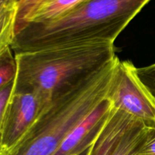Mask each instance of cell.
I'll use <instances>...</instances> for the list:
<instances>
[{"label": "cell", "mask_w": 155, "mask_h": 155, "mask_svg": "<svg viewBox=\"0 0 155 155\" xmlns=\"http://www.w3.org/2000/svg\"><path fill=\"white\" fill-rule=\"evenodd\" d=\"M14 82L15 80L11 82L10 83H8L7 86H5L0 90V154H6L3 150L2 146L3 127H4L6 109H7L8 104V101L12 95V92H13Z\"/></svg>", "instance_id": "12"}, {"label": "cell", "mask_w": 155, "mask_h": 155, "mask_svg": "<svg viewBox=\"0 0 155 155\" xmlns=\"http://www.w3.org/2000/svg\"><path fill=\"white\" fill-rule=\"evenodd\" d=\"M151 0H83L58 18L28 22L15 32V54L115 39Z\"/></svg>", "instance_id": "1"}, {"label": "cell", "mask_w": 155, "mask_h": 155, "mask_svg": "<svg viewBox=\"0 0 155 155\" xmlns=\"http://www.w3.org/2000/svg\"><path fill=\"white\" fill-rule=\"evenodd\" d=\"M51 102L37 93L12 92L3 127L2 146L6 154L10 155L16 151Z\"/></svg>", "instance_id": "4"}, {"label": "cell", "mask_w": 155, "mask_h": 155, "mask_svg": "<svg viewBox=\"0 0 155 155\" xmlns=\"http://www.w3.org/2000/svg\"><path fill=\"white\" fill-rule=\"evenodd\" d=\"M145 127V122L136 120L117 142L110 155H135Z\"/></svg>", "instance_id": "8"}, {"label": "cell", "mask_w": 155, "mask_h": 155, "mask_svg": "<svg viewBox=\"0 0 155 155\" xmlns=\"http://www.w3.org/2000/svg\"><path fill=\"white\" fill-rule=\"evenodd\" d=\"M44 1H45V0H44ZM40 4H41V3H40Z\"/></svg>", "instance_id": "19"}, {"label": "cell", "mask_w": 155, "mask_h": 155, "mask_svg": "<svg viewBox=\"0 0 155 155\" xmlns=\"http://www.w3.org/2000/svg\"><path fill=\"white\" fill-rule=\"evenodd\" d=\"M135 155H155V123L145 124Z\"/></svg>", "instance_id": "11"}, {"label": "cell", "mask_w": 155, "mask_h": 155, "mask_svg": "<svg viewBox=\"0 0 155 155\" xmlns=\"http://www.w3.org/2000/svg\"><path fill=\"white\" fill-rule=\"evenodd\" d=\"M18 5L12 6L0 17V56L11 47L15 36Z\"/></svg>", "instance_id": "9"}, {"label": "cell", "mask_w": 155, "mask_h": 155, "mask_svg": "<svg viewBox=\"0 0 155 155\" xmlns=\"http://www.w3.org/2000/svg\"><path fill=\"white\" fill-rule=\"evenodd\" d=\"M13 92H33L49 102L117 58L114 43L93 42L15 54Z\"/></svg>", "instance_id": "2"}, {"label": "cell", "mask_w": 155, "mask_h": 155, "mask_svg": "<svg viewBox=\"0 0 155 155\" xmlns=\"http://www.w3.org/2000/svg\"><path fill=\"white\" fill-rule=\"evenodd\" d=\"M94 144H95V143H94ZM94 144L92 145V146L90 147V148H89V149L87 150V151H85L84 153H83V154H80V155H91V154H92V148H93Z\"/></svg>", "instance_id": "16"}, {"label": "cell", "mask_w": 155, "mask_h": 155, "mask_svg": "<svg viewBox=\"0 0 155 155\" xmlns=\"http://www.w3.org/2000/svg\"><path fill=\"white\" fill-rule=\"evenodd\" d=\"M82 1L83 0H45L37 6L24 24L53 21L66 14Z\"/></svg>", "instance_id": "7"}, {"label": "cell", "mask_w": 155, "mask_h": 155, "mask_svg": "<svg viewBox=\"0 0 155 155\" xmlns=\"http://www.w3.org/2000/svg\"><path fill=\"white\" fill-rule=\"evenodd\" d=\"M136 74L147 90L155 98V64L143 68H136Z\"/></svg>", "instance_id": "13"}, {"label": "cell", "mask_w": 155, "mask_h": 155, "mask_svg": "<svg viewBox=\"0 0 155 155\" xmlns=\"http://www.w3.org/2000/svg\"><path fill=\"white\" fill-rule=\"evenodd\" d=\"M111 110V104L104 98L67 136L53 155H80L87 151L96 141Z\"/></svg>", "instance_id": "5"}, {"label": "cell", "mask_w": 155, "mask_h": 155, "mask_svg": "<svg viewBox=\"0 0 155 155\" xmlns=\"http://www.w3.org/2000/svg\"><path fill=\"white\" fill-rule=\"evenodd\" d=\"M24 1H26V0H18V5H20V4H21V3L24 2Z\"/></svg>", "instance_id": "17"}, {"label": "cell", "mask_w": 155, "mask_h": 155, "mask_svg": "<svg viewBox=\"0 0 155 155\" xmlns=\"http://www.w3.org/2000/svg\"><path fill=\"white\" fill-rule=\"evenodd\" d=\"M44 0H26L23 3L18 5L15 32L27 21L33 11Z\"/></svg>", "instance_id": "14"}, {"label": "cell", "mask_w": 155, "mask_h": 155, "mask_svg": "<svg viewBox=\"0 0 155 155\" xmlns=\"http://www.w3.org/2000/svg\"><path fill=\"white\" fill-rule=\"evenodd\" d=\"M105 98L113 108L145 124L155 123V98L142 84L130 61L117 58Z\"/></svg>", "instance_id": "3"}, {"label": "cell", "mask_w": 155, "mask_h": 155, "mask_svg": "<svg viewBox=\"0 0 155 155\" xmlns=\"http://www.w3.org/2000/svg\"><path fill=\"white\" fill-rule=\"evenodd\" d=\"M17 74V63L12 48H8L0 56V90L14 81Z\"/></svg>", "instance_id": "10"}, {"label": "cell", "mask_w": 155, "mask_h": 155, "mask_svg": "<svg viewBox=\"0 0 155 155\" xmlns=\"http://www.w3.org/2000/svg\"><path fill=\"white\" fill-rule=\"evenodd\" d=\"M0 155H8V154H0Z\"/></svg>", "instance_id": "18"}, {"label": "cell", "mask_w": 155, "mask_h": 155, "mask_svg": "<svg viewBox=\"0 0 155 155\" xmlns=\"http://www.w3.org/2000/svg\"><path fill=\"white\" fill-rule=\"evenodd\" d=\"M137 119L112 107L107 122L93 145L91 155H110L117 142Z\"/></svg>", "instance_id": "6"}, {"label": "cell", "mask_w": 155, "mask_h": 155, "mask_svg": "<svg viewBox=\"0 0 155 155\" xmlns=\"http://www.w3.org/2000/svg\"><path fill=\"white\" fill-rule=\"evenodd\" d=\"M18 5V0H0V17L5 11Z\"/></svg>", "instance_id": "15"}]
</instances>
